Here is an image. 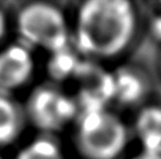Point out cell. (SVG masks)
Listing matches in <instances>:
<instances>
[{
  "label": "cell",
  "mask_w": 161,
  "mask_h": 159,
  "mask_svg": "<svg viewBox=\"0 0 161 159\" xmlns=\"http://www.w3.org/2000/svg\"><path fill=\"white\" fill-rule=\"evenodd\" d=\"M140 12L129 0H87L75 11L73 49L91 61H111L128 52L139 35Z\"/></svg>",
  "instance_id": "6da1fadb"
},
{
  "label": "cell",
  "mask_w": 161,
  "mask_h": 159,
  "mask_svg": "<svg viewBox=\"0 0 161 159\" xmlns=\"http://www.w3.org/2000/svg\"><path fill=\"white\" fill-rule=\"evenodd\" d=\"M15 31L21 44L47 53L71 47V25L64 12L52 3H27L16 13Z\"/></svg>",
  "instance_id": "7a4b0ae2"
},
{
  "label": "cell",
  "mask_w": 161,
  "mask_h": 159,
  "mask_svg": "<svg viewBox=\"0 0 161 159\" xmlns=\"http://www.w3.org/2000/svg\"><path fill=\"white\" fill-rule=\"evenodd\" d=\"M75 146L84 159H117L129 141L128 129L108 109L79 113Z\"/></svg>",
  "instance_id": "3957f363"
},
{
  "label": "cell",
  "mask_w": 161,
  "mask_h": 159,
  "mask_svg": "<svg viewBox=\"0 0 161 159\" xmlns=\"http://www.w3.org/2000/svg\"><path fill=\"white\" fill-rule=\"evenodd\" d=\"M24 114L36 129L55 133L76 121L79 106L75 97L55 85H42L33 89L28 97Z\"/></svg>",
  "instance_id": "277c9868"
},
{
  "label": "cell",
  "mask_w": 161,
  "mask_h": 159,
  "mask_svg": "<svg viewBox=\"0 0 161 159\" xmlns=\"http://www.w3.org/2000/svg\"><path fill=\"white\" fill-rule=\"evenodd\" d=\"M35 73V60L31 49L20 41L0 49V93L9 95L30 81Z\"/></svg>",
  "instance_id": "5b68a950"
},
{
  "label": "cell",
  "mask_w": 161,
  "mask_h": 159,
  "mask_svg": "<svg viewBox=\"0 0 161 159\" xmlns=\"http://www.w3.org/2000/svg\"><path fill=\"white\" fill-rule=\"evenodd\" d=\"M135 130L142 152L161 155V106L141 107L136 115Z\"/></svg>",
  "instance_id": "8992f818"
},
{
  "label": "cell",
  "mask_w": 161,
  "mask_h": 159,
  "mask_svg": "<svg viewBox=\"0 0 161 159\" xmlns=\"http://www.w3.org/2000/svg\"><path fill=\"white\" fill-rule=\"evenodd\" d=\"M24 121V109L11 95L0 93V147L14 143L20 137Z\"/></svg>",
  "instance_id": "52a82bcc"
},
{
  "label": "cell",
  "mask_w": 161,
  "mask_h": 159,
  "mask_svg": "<svg viewBox=\"0 0 161 159\" xmlns=\"http://www.w3.org/2000/svg\"><path fill=\"white\" fill-rule=\"evenodd\" d=\"M114 101L125 106H133L147 94V84L141 74L129 68H120L113 72Z\"/></svg>",
  "instance_id": "ba28073f"
},
{
  "label": "cell",
  "mask_w": 161,
  "mask_h": 159,
  "mask_svg": "<svg viewBox=\"0 0 161 159\" xmlns=\"http://www.w3.org/2000/svg\"><path fill=\"white\" fill-rule=\"evenodd\" d=\"M81 61V56L73 49L72 45L65 49L57 50L49 54L47 62L48 74L55 82H63L71 78L75 80Z\"/></svg>",
  "instance_id": "9c48e42d"
},
{
  "label": "cell",
  "mask_w": 161,
  "mask_h": 159,
  "mask_svg": "<svg viewBox=\"0 0 161 159\" xmlns=\"http://www.w3.org/2000/svg\"><path fill=\"white\" fill-rule=\"evenodd\" d=\"M15 159H64V156L53 138L42 135L20 149Z\"/></svg>",
  "instance_id": "30bf717a"
},
{
  "label": "cell",
  "mask_w": 161,
  "mask_h": 159,
  "mask_svg": "<svg viewBox=\"0 0 161 159\" xmlns=\"http://www.w3.org/2000/svg\"><path fill=\"white\" fill-rule=\"evenodd\" d=\"M149 33L154 41L161 44V12L153 16L149 21Z\"/></svg>",
  "instance_id": "8fae6325"
},
{
  "label": "cell",
  "mask_w": 161,
  "mask_h": 159,
  "mask_svg": "<svg viewBox=\"0 0 161 159\" xmlns=\"http://www.w3.org/2000/svg\"><path fill=\"white\" fill-rule=\"evenodd\" d=\"M8 18H7V13L5 11L0 7V44L4 41V38L7 37V33H8Z\"/></svg>",
  "instance_id": "7c38bea8"
},
{
  "label": "cell",
  "mask_w": 161,
  "mask_h": 159,
  "mask_svg": "<svg viewBox=\"0 0 161 159\" xmlns=\"http://www.w3.org/2000/svg\"><path fill=\"white\" fill-rule=\"evenodd\" d=\"M129 159H161V155H156V154H147V152H140L135 156H132Z\"/></svg>",
  "instance_id": "4fadbf2b"
},
{
  "label": "cell",
  "mask_w": 161,
  "mask_h": 159,
  "mask_svg": "<svg viewBox=\"0 0 161 159\" xmlns=\"http://www.w3.org/2000/svg\"><path fill=\"white\" fill-rule=\"evenodd\" d=\"M0 159H4V158H3V156H2V155H0Z\"/></svg>",
  "instance_id": "5bb4252c"
},
{
  "label": "cell",
  "mask_w": 161,
  "mask_h": 159,
  "mask_svg": "<svg viewBox=\"0 0 161 159\" xmlns=\"http://www.w3.org/2000/svg\"><path fill=\"white\" fill-rule=\"evenodd\" d=\"M160 5H161V3H160Z\"/></svg>",
  "instance_id": "9a60e30c"
}]
</instances>
